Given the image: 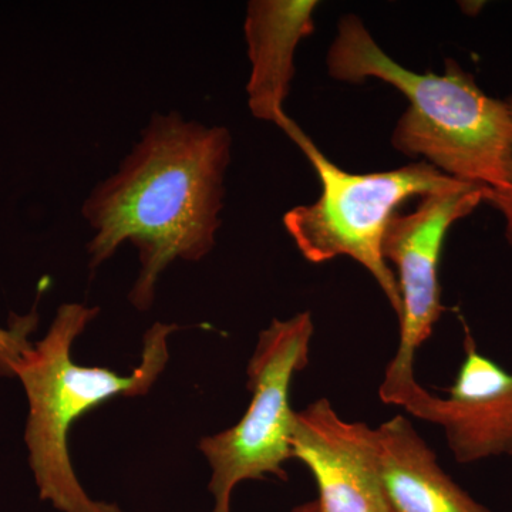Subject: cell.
<instances>
[{"instance_id": "6da1fadb", "label": "cell", "mask_w": 512, "mask_h": 512, "mask_svg": "<svg viewBox=\"0 0 512 512\" xmlns=\"http://www.w3.org/2000/svg\"><path fill=\"white\" fill-rule=\"evenodd\" d=\"M231 148L228 128L178 111L156 113L116 173L83 202L94 232L87 244L92 271L124 242L137 248L141 269L128 299L138 311L153 306L168 265L201 261L217 244Z\"/></svg>"}, {"instance_id": "7a4b0ae2", "label": "cell", "mask_w": 512, "mask_h": 512, "mask_svg": "<svg viewBox=\"0 0 512 512\" xmlns=\"http://www.w3.org/2000/svg\"><path fill=\"white\" fill-rule=\"evenodd\" d=\"M329 76L360 84L377 79L406 96L393 147L423 157L437 170L490 190L504 187L512 160V113L507 100L488 96L456 60L444 73H416L377 45L356 15L339 20L326 59Z\"/></svg>"}, {"instance_id": "3957f363", "label": "cell", "mask_w": 512, "mask_h": 512, "mask_svg": "<svg viewBox=\"0 0 512 512\" xmlns=\"http://www.w3.org/2000/svg\"><path fill=\"white\" fill-rule=\"evenodd\" d=\"M99 312L83 303H63L45 338L13 366L29 400L25 440L40 498L62 512H124L116 504L92 500L83 490L70 460L69 431L74 421L113 397L146 396L170 360L168 338L178 330L174 323H154L144 336L140 365L130 376L76 365L74 340Z\"/></svg>"}, {"instance_id": "277c9868", "label": "cell", "mask_w": 512, "mask_h": 512, "mask_svg": "<svg viewBox=\"0 0 512 512\" xmlns=\"http://www.w3.org/2000/svg\"><path fill=\"white\" fill-rule=\"evenodd\" d=\"M292 141L311 161L322 192L312 204L286 212L284 227L289 237L312 264L348 256L362 265L400 319L399 284L382 252L386 229L410 198L448 190L461 181L426 161L382 173H348L332 163L303 130Z\"/></svg>"}, {"instance_id": "5b68a950", "label": "cell", "mask_w": 512, "mask_h": 512, "mask_svg": "<svg viewBox=\"0 0 512 512\" xmlns=\"http://www.w3.org/2000/svg\"><path fill=\"white\" fill-rule=\"evenodd\" d=\"M315 325L311 312L274 319L262 330L249 359L251 403L231 429L204 437L200 450L211 467L212 512H229L231 495L242 481L275 476L288 480L292 460L293 412L289 393L293 377L309 365Z\"/></svg>"}, {"instance_id": "8992f818", "label": "cell", "mask_w": 512, "mask_h": 512, "mask_svg": "<svg viewBox=\"0 0 512 512\" xmlns=\"http://www.w3.org/2000/svg\"><path fill=\"white\" fill-rule=\"evenodd\" d=\"M483 185L461 181L421 198L410 214L394 215L384 234V261L397 269L402 296L399 348L380 384L383 403L399 406L416 386L414 357L446 311L441 303L439 266L448 229L484 204Z\"/></svg>"}, {"instance_id": "52a82bcc", "label": "cell", "mask_w": 512, "mask_h": 512, "mask_svg": "<svg viewBox=\"0 0 512 512\" xmlns=\"http://www.w3.org/2000/svg\"><path fill=\"white\" fill-rule=\"evenodd\" d=\"M399 406L440 426L457 463L512 457V373L477 349L468 328L464 359L447 397L434 396L417 383Z\"/></svg>"}, {"instance_id": "ba28073f", "label": "cell", "mask_w": 512, "mask_h": 512, "mask_svg": "<svg viewBox=\"0 0 512 512\" xmlns=\"http://www.w3.org/2000/svg\"><path fill=\"white\" fill-rule=\"evenodd\" d=\"M292 458L318 484L320 512H393L384 491L376 430L340 417L328 399L296 412Z\"/></svg>"}, {"instance_id": "9c48e42d", "label": "cell", "mask_w": 512, "mask_h": 512, "mask_svg": "<svg viewBox=\"0 0 512 512\" xmlns=\"http://www.w3.org/2000/svg\"><path fill=\"white\" fill-rule=\"evenodd\" d=\"M316 0H252L244 22L251 73L247 83L252 116L275 124L291 138L299 130L284 104L295 77L299 43L315 32Z\"/></svg>"}, {"instance_id": "30bf717a", "label": "cell", "mask_w": 512, "mask_h": 512, "mask_svg": "<svg viewBox=\"0 0 512 512\" xmlns=\"http://www.w3.org/2000/svg\"><path fill=\"white\" fill-rule=\"evenodd\" d=\"M375 430L384 491L393 512H493L451 480L406 417L394 416Z\"/></svg>"}, {"instance_id": "8fae6325", "label": "cell", "mask_w": 512, "mask_h": 512, "mask_svg": "<svg viewBox=\"0 0 512 512\" xmlns=\"http://www.w3.org/2000/svg\"><path fill=\"white\" fill-rule=\"evenodd\" d=\"M39 316L35 309L28 315L10 316V328H0V375L13 376V366L32 348L30 333L35 332Z\"/></svg>"}, {"instance_id": "7c38bea8", "label": "cell", "mask_w": 512, "mask_h": 512, "mask_svg": "<svg viewBox=\"0 0 512 512\" xmlns=\"http://www.w3.org/2000/svg\"><path fill=\"white\" fill-rule=\"evenodd\" d=\"M505 100H507L512 113V96ZM484 204L493 207L503 218L505 239H507L508 244L512 247V160L507 183H505L504 187L497 188V190L485 188Z\"/></svg>"}, {"instance_id": "4fadbf2b", "label": "cell", "mask_w": 512, "mask_h": 512, "mask_svg": "<svg viewBox=\"0 0 512 512\" xmlns=\"http://www.w3.org/2000/svg\"><path fill=\"white\" fill-rule=\"evenodd\" d=\"M292 512H320V508L318 501H311V503H306L293 508Z\"/></svg>"}]
</instances>
